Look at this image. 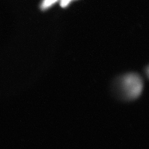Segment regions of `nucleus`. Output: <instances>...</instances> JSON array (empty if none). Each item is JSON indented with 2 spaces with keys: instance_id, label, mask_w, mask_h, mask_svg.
Returning <instances> with one entry per match:
<instances>
[{
  "instance_id": "obj_1",
  "label": "nucleus",
  "mask_w": 149,
  "mask_h": 149,
  "mask_svg": "<svg viewBox=\"0 0 149 149\" xmlns=\"http://www.w3.org/2000/svg\"><path fill=\"white\" fill-rule=\"evenodd\" d=\"M143 82L140 76L130 73L123 76L120 82V89L122 96L127 100L136 99L143 89Z\"/></svg>"
},
{
  "instance_id": "obj_2",
  "label": "nucleus",
  "mask_w": 149,
  "mask_h": 149,
  "mask_svg": "<svg viewBox=\"0 0 149 149\" xmlns=\"http://www.w3.org/2000/svg\"><path fill=\"white\" fill-rule=\"evenodd\" d=\"M59 0H43L41 5V8L43 10H45L53 6L56 1Z\"/></svg>"
},
{
  "instance_id": "obj_3",
  "label": "nucleus",
  "mask_w": 149,
  "mask_h": 149,
  "mask_svg": "<svg viewBox=\"0 0 149 149\" xmlns=\"http://www.w3.org/2000/svg\"><path fill=\"white\" fill-rule=\"evenodd\" d=\"M73 0H61V6L63 8H65L69 6Z\"/></svg>"
}]
</instances>
